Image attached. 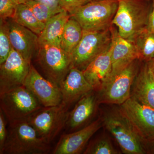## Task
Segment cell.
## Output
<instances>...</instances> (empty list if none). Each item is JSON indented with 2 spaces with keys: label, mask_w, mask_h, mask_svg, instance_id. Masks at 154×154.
Listing matches in <instances>:
<instances>
[{
  "label": "cell",
  "mask_w": 154,
  "mask_h": 154,
  "mask_svg": "<svg viewBox=\"0 0 154 154\" xmlns=\"http://www.w3.org/2000/svg\"><path fill=\"white\" fill-rule=\"evenodd\" d=\"M99 105L94 91L81 98L69 112L66 125L68 133L82 129L93 122Z\"/></svg>",
  "instance_id": "5bb4252c"
},
{
  "label": "cell",
  "mask_w": 154,
  "mask_h": 154,
  "mask_svg": "<svg viewBox=\"0 0 154 154\" xmlns=\"http://www.w3.org/2000/svg\"><path fill=\"white\" fill-rule=\"evenodd\" d=\"M134 42L138 53L139 60L147 62L154 59V33L146 29Z\"/></svg>",
  "instance_id": "cb8c5ba5"
},
{
  "label": "cell",
  "mask_w": 154,
  "mask_h": 154,
  "mask_svg": "<svg viewBox=\"0 0 154 154\" xmlns=\"http://www.w3.org/2000/svg\"><path fill=\"white\" fill-rule=\"evenodd\" d=\"M25 4L31 9L37 19L45 24L51 17L63 11L57 1H30Z\"/></svg>",
  "instance_id": "603a6c76"
},
{
  "label": "cell",
  "mask_w": 154,
  "mask_h": 154,
  "mask_svg": "<svg viewBox=\"0 0 154 154\" xmlns=\"http://www.w3.org/2000/svg\"><path fill=\"white\" fill-rule=\"evenodd\" d=\"M31 64L12 47L7 59L0 64V94L23 86Z\"/></svg>",
  "instance_id": "8fae6325"
},
{
  "label": "cell",
  "mask_w": 154,
  "mask_h": 154,
  "mask_svg": "<svg viewBox=\"0 0 154 154\" xmlns=\"http://www.w3.org/2000/svg\"><path fill=\"white\" fill-rule=\"evenodd\" d=\"M119 108L144 141L154 140V109L130 97Z\"/></svg>",
  "instance_id": "30bf717a"
},
{
  "label": "cell",
  "mask_w": 154,
  "mask_h": 154,
  "mask_svg": "<svg viewBox=\"0 0 154 154\" xmlns=\"http://www.w3.org/2000/svg\"><path fill=\"white\" fill-rule=\"evenodd\" d=\"M118 6L117 0L91 1L77 9L71 17L84 31H103L113 25Z\"/></svg>",
  "instance_id": "5b68a950"
},
{
  "label": "cell",
  "mask_w": 154,
  "mask_h": 154,
  "mask_svg": "<svg viewBox=\"0 0 154 154\" xmlns=\"http://www.w3.org/2000/svg\"><path fill=\"white\" fill-rule=\"evenodd\" d=\"M144 145L146 154H154V140L144 141Z\"/></svg>",
  "instance_id": "4dcf8cb0"
},
{
  "label": "cell",
  "mask_w": 154,
  "mask_h": 154,
  "mask_svg": "<svg viewBox=\"0 0 154 154\" xmlns=\"http://www.w3.org/2000/svg\"><path fill=\"white\" fill-rule=\"evenodd\" d=\"M118 6L112 25L116 26L122 37L134 40L147 29L151 10L141 0H118Z\"/></svg>",
  "instance_id": "7a4b0ae2"
},
{
  "label": "cell",
  "mask_w": 154,
  "mask_h": 154,
  "mask_svg": "<svg viewBox=\"0 0 154 154\" xmlns=\"http://www.w3.org/2000/svg\"><path fill=\"white\" fill-rule=\"evenodd\" d=\"M12 49L8 21L0 20V64L6 60Z\"/></svg>",
  "instance_id": "484cf974"
},
{
  "label": "cell",
  "mask_w": 154,
  "mask_h": 154,
  "mask_svg": "<svg viewBox=\"0 0 154 154\" xmlns=\"http://www.w3.org/2000/svg\"><path fill=\"white\" fill-rule=\"evenodd\" d=\"M111 42L110 28L100 31L84 30L81 41L71 54L72 66L83 71Z\"/></svg>",
  "instance_id": "9c48e42d"
},
{
  "label": "cell",
  "mask_w": 154,
  "mask_h": 154,
  "mask_svg": "<svg viewBox=\"0 0 154 154\" xmlns=\"http://www.w3.org/2000/svg\"><path fill=\"white\" fill-rule=\"evenodd\" d=\"M23 86L43 107L56 106L62 102L59 86L42 76L32 64Z\"/></svg>",
  "instance_id": "7c38bea8"
},
{
  "label": "cell",
  "mask_w": 154,
  "mask_h": 154,
  "mask_svg": "<svg viewBox=\"0 0 154 154\" xmlns=\"http://www.w3.org/2000/svg\"><path fill=\"white\" fill-rule=\"evenodd\" d=\"M19 4H25L30 1H45V2H56L57 0H18Z\"/></svg>",
  "instance_id": "1f68e13d"
},
{
  "label": "cell",
  "mask_w": 154,
  "mask_h": 154,
  "mask_svg": "<svg viewBox=\"0 0 154 154\" xmlns=\"http://www.w3.org/2000/svg\"><path fill=\"white\" fill-rule=\"evenodd\" d=\"M62 102L69 107L86 94L94 91L83 72L73 66L60 87Z\"/></svg>",
  "instance_id": "ac0fdd59"
},
{
  "label": "cell",
  "mask_w": 154,
  "mask_h": 154,
  "mask_svg": "<svg viewBox=\"0 0 154 154\" xmlns=\"http://www.w3.org/2000/svg\"><path fill=\"white\" fill-rule=\"evenodd\" d=\"M9 36L12 47L22 57L31 63L39 47L38 36L28 28L13 21H8Z\"/></svg>",
  "instance_id": "2e32d148"
},
{
  "label": "cell",
  "mask_w": 154,
  "mask_h": 154,
  "mask_svg": "<svg viewBox=\"0 0 154 154\" xmlns=\"http://www.w3.org/2000/svg\"><path fill=\"white\" fill-rule=\"evenodd\" d=\"M153 2L152 9L149 15L147 29L150 32L154 33V0Z\"/></svg>",
  "instance_id": "f546056e"
},
{
  "label": "cell",
  "mask_w": 154,
  "mask_h": 154,
  "mask_svg": "<svg viewBox=\"0 0 154 154\" xmlns=\"http://www.w3.org/2000/svg\"><path fill=\"white\" fill-rule=\"evenodd\" d=\"M7 120L3 111L0 109V153L2 151L3 147L8 135L7 129Z\"/></svg>",
  "instance_id": "f1b7e54d"
},
{
  "label": "cell",
  "mask_w": 154,
  "mask_h": 154,
  "mask_svg": "<svg viewBox=\"0 0 154 154\" xmlns=\"http://www.w3.org/2000/svg\"><path fill=\"white\" fill-rule=\"evenodd\" d=\"M100 117L103 126L114 138L123 153L146 154L144 141L119 106L106 109Z\"/></svg>",
  "instance_id": "6da1fadb"
},
{
  "label": "cell",
  "mask_w": 154,
  "mask_h": 154,
  "mask_svg": "<svg viewBox=\"0 0 154 154\" xmlns=\"http://www.w3.org/2000/svg\"><path fill=\"white\" fill-rule=\"evenodd\" d=\"M43 107L24 86L0 94V109L10 123L28 119Z\"/></svg>",
  "instance_id": "277c9868"
},
{
  "label": "cell",
  "mask_w": 154,
  "mask_h": 154,
  "mask_svg": "<svg viewBox=\"0 0 154 154\" xmlns=\"http://www.w3.org/2000/svg\"><path fill=\"white\" fill-rule=\"evenodd\" d=\"M154 59L144 62L136 76L131 97L154 109Z\"/></svg>",
  "instance_id": "e0dca14e"
},
{
  "label": "cell",
  "mask_w": 154,
  "mask_h": 154,
  "mask_svg": "<svg viewBox=\"0 0 154 154\" xmlns=\"http://www.w3.org/2000/svg\"><path fill=\"white\" fill-rule=\"evenodd\" d=\"M149 1H150V0H149ZM152 1H154V0H152Z\"/></svg>",
  "instance_id": "836d02e7"
},
{
  "label": "cell",
  "mask_w": 154,
  "mask_h": 154,
  "mask_svg": "<svg viewBox=\"0 0 154 154\" xmlns=\"http://www.w3.org/2000/svg\"><path fill=\"white\" fill-rule=\"evenodd\" d=\"M12 20L39 36L45 24L39 21L31 9L25 4H19Z\"/></svg>",
  "instance_id": "7402d4cb"
},
{
  "label": "cell",
  "mask_w": 154,
  "mask_h": 154,
  "mask_svg": "<svg viewBox=\"0 0 154 154\" xmlns=\"http://www.w3.org/2000/svg\"><path fill=\"white\" fill-rule=\"evenodd\" d=\"M102 126V120L99 116V118L82 129L62 135L52 153H82L86 149L91 137Z\"/></svg>",
  "instance_id": "4fadbf2b"
},
{
  "label": "cell",
  "mask_w": 154,
  "mask_h": 154,
  "mask_svg": "<svg viewBox=\"0 0 154 154\" xmlns=\"http://www.w3.org/2000/svg\"><path fill=\"white\" fill-rule=\"evenodd\" d=\"M69 108L62 102L56 106L43 107L28 121L38 136L50 144L66 127L69 112Z\"/></svg>",
  "instance_id": "ba28073f"
},
{
  "label": "cell",
  "mask_w": 154,
  "mask_h": 154,
  "mask_svg": "<svg viewBox=\"0 0 154 154\" xmlns=\"http://www.w3.org/2000/svg\"><path fill=\"white\" fill-rule=\"evenodd\" d=\"M36 61L46 79L59 87L73 67L71 55L54 45L39 44Z\"/></svg>",
  "instance_id": "52a82bcc"
},
{
  "label": "cell",
  "mask_w": 154,
  "mask_h": 154,
  "mask_svg": "<svg viewBox=\"0 0 154 154\" xmlns=\"http://www.w3.org/2000/svg\"><path fill=\"white\" fill-rule=\"evenodd\" d=\"M71 16L63 11L51 17L38 36L39 44L46 43L60 46L66 24Z\"/></svg>",
  "instance_id": "ffe728a7"
},
{
  "label": "cell",
  "mask_w": 154,
  "mask_h": 154,
  "mask_svg": "<svg viewBox=\"0 0 154 154\" xmlns=\"http://www.w3.org/2000/svg\"><path fill=\"white\" fill-rule=\"evenodd\" d=\"M49 144L37 134L28 121L10 123L8 135L1 154H46Z\"/></svg>",
  "instance_id": "3957f363"
},
{
  "label": "cell",
  "mask_w": 154,
  "mask_h": 154,
  "mask_svg": "<svg viewBox=\"0 0 154 154\" xmlns=\"http://www.w3.org/2000/svg\"><path fill=\"white\" fill-rule=\"evenodd\" d=\"M59 5L63 11L71 16L75 11L92 0H57Z\"/></svg>",
  "instance_id": "83f0119b"
},
{
  "label": "cell",
  "mask_w": 154,
  "mask_h": 154,
  "mask_svg": "<svg viewBox=\"0 0 154 154\" xmlns=\"http://www.w3.org/2000/svg\"><path fill=\"white\" fill-rule=\"evenodd\" d=\"M19 4L18 0H0V20L12 19Z\"/></svg>",
  "instance_id": "4316f807"
},
{
  "label": "cell",
  "mask_w": 154,
  "mask_h": 154,
  "mask_svg": "<svg viewBox=\"0 0 154 154\" xmlns=\"http://www.w3.org/2000/svg\"><path fill=\"white\" fill-rule=\"evenodd\" d=\"M83 30L76 20L71 17L64 29L60 47L71 55L82 37Z\"/></svg>",
  "instance_id": "44dd1931"
},
{
  "label": "cell",
  "mask_w": 154,
  "mask_h": 154,
  "mask_svg": "<svg viewBox=\"0 0 154 154\" xmlns=\"http://www.w3.org/2000/svg\"><path fill=\"white\" fill-rule=\"evenodd\" d=\"M119 152L114 147L108 137L101 135L90 141L85 150V154H118Z\"/></svg>",
  "instance_id": "d4e9b609"
},
{
  "label": "cell",
  "mask_w": 154,
  "mask_h": 154,
  "mask_svg": "<svg viewBox=\"0 0 154 154\" xmlns=\"http://www.w3.org/2000/svg\"><path fill=\"white\" fill-rule=\"evenodd\" d=\"M92 1H104V0H92Z\"/></svg>",
  "instance_id": "d6a6232c"
},
{
  "label": "cell",
  "mask_w": 154,
  "mask_h": 154,
  "mask_svg": "<svg viewBox=\"0 0 154 154\" xmlns=\"http://www.w3.org/2000/svg\"><path fill=\"white\" fill-rule=\"evenodd\" d=\"M139 69L137 60L110 77L99 91H96L99 105H120L131 96V88Z\"/></svg>",
  "instance_id": "8992f818"
},
{
  "label": "cell",
  "mask_w": 154,
  "mask_h": 154,
  "mask_svg": "<svg viewBox=\"0 0 154 154\" xmlns=\"http://www.w3.org/2000/svg\"><path fill=\"white\" fill-rule=\"evenodd\" d=\"M112 43L91 63L83 74L94 91H99L110 78L112 70Z\"/></svg>",
  "instance_id": "d6986e66"
},
{
  "label": "cell",
  "mask_w": 154,
  "mask_h": 154,
  "mask_svg": "<svg viewBox=\"0 0 154 154\" xmlns=\"http://www.w3.org/2000/svg\"><path fill=\"white\" fill-rule=\"evenodd\" d=\"M110 30L112 45V70L109 79L133 62L139 60L138 53L134 42L120 36L117 29L113 27V25L110 27Z\"/></svg>",
  "instance_id": "9a60e30c"
},
{
  "label": "cell",
  "mask_w": 154,
  "mask_h": 154,
  "mask_svg": "<svg viewBox=\"0 0 154 154\" xmlns=\"http://www.w3.org/2000/svg\"></svg>",
  "instance_id": "e575fe53"
}]
</instances>
